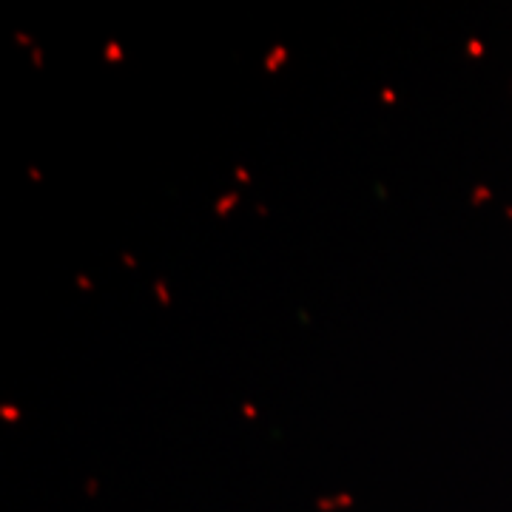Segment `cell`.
Masks as SVG:
<instances>
[]
</instances>
